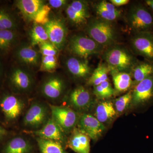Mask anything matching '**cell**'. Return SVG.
I'll use <instances>...</instances> for the list:
<instances>
[{
    "instance_id": "cell-1",
    "label": "cell",
    "mask_w": 153,
    "mask_h": 153,
    "mask_svg": "<svg viewBox=\"0 0 153 153\" xmlns=\"http://www.w3.org/2000/svg\"><path fill=\"white\" fill-rule=\"evenodd\" d=\"M84 29L86 35L104 48L117 44L118 34L112 22L92 18Z\"/></svg>"
},
{
    "instance_id": "cell-2",
    "label": "cell",
    "mask_w": 153,
    "mask_h": 153,
    "mask_svg": "<svg viewBox=\"0 0 153 153\" xmlns=\"http://www.w3.org/2000/svg\"><path fill=\"white\" fill-rule=\"evenodd\" d=\"M103 53V59L110 71H131L138 62L129 50L117 44L106 48Z\"/></svg>"
},
{
    "instance_id": "cell-3",
    "label": "cell",
    "mask_w": 153,
    "mask_h": 153,
    "mask_svg": "<svg viewBox=\"0 0 153 153\" xmlns=\"http://www.w3.org/2000/svg\"><path fill=\"white\" fill-rule=\"evenodd\" d=\"M67 44L70 55L86 60L92 55L101 54L105 49L85 33L74 34L68 38Z\"/></svg>"
},
{
    "instance_id": "cell-4",
    "label": "cell",
    "mask_w": 153,
    "mask_h": 153,
    "mask_svg": "<svg viewBox=\"0 0 153 153\" xmlns=\"http://www.w3.org/2000/svg\"><path fill=\"white\" fill-rule=\"evenodd\" d=\"M30 70L12 61L5 75L9 90L15 94L30 90L34 83Z\"/></svg>"
},
{
    "instance_id": "cell-5",
    "label": "cell",
    "mask_w": 153,
    "mask_h": 153,
    "mask_svg": "<svg viewBox=\"0 0 153 153\" xmlns=\"http://www.w3.org/2000/svg\"><path fill=\"white\" fill-rule=\"evenodd\" d=\"M126 22L134 33L153 32V15L146 6L137 3L131 6Z\"/></svg>"
},
{
    "instance_id": "cell-6",
    "label": "cell",
    "mask_w": 153,
    "mask_h": 153,
    "mask_svg": "<svg viewBox=\"0 0 153 153\" xmlns=\"http://www.w3.org/2000/svg\"><path fill=\"white\" fill-rule=\"evenodd\" d=\"M24 108L22 100L16 94L4 90L0 93V112L6 124L15 121Z\"/></svg>"
},
{
    "instance_id": "cell-7",
    "label": "cell",
    "mask_w": 153,
    "mask_h": 153,
    "mask_svg": "<svg viewBox=\"0 0 153 153\" xmlns=\"http://www.w3.org/2000/svg\"><path fill=\"white\" fill-rule=\"evenodd\" d=\"M10 56L12 61L18 65L33 69L39 67L42 55L39 50L29 43H20L14 49Z\"/></svg>"
},
{
    "instance_id": "cell-8",
    "label": "cell",
    "mask_w": 153,
    "mask_h": 153,
    "mask_svg": "<svg viewBox=\"0 0 153 153\" xmlns=\"http://www.w3.org/2000/svg\"><path fill=\"white\" fill-rule=\"evenodd\" d=\"M65 9L67 22L74 28L84 29L91 19L89 4L86 1H72L68 4Z\"/></svg>"
},
{
    "instance_id": "cell-9",
    "label": "cell",
    "mask_w": 153,
    "mask_h": 153,
    "mask_svg": "<svg viewBox=\"0 0 153 153\" xmlns=\"http://www.w3.org/2000/svg\"><path fill=\"white\" fill-rule=\"evenodd\" d=\"M46 29L49 41L59 51L67 44L68 29L62 19L53 18L43 25Z\"/></svg>"
},
{
    "instance_id": "cell-10",
    "label": "cell",
    "mask_w": 153,
    "mask_h": 153,
    "mask_svg": "<svg viewBox=\"0 0 153 153\" xmlns=\"http://www.w3.org/2000/svg\"><path fill=\"white\" fill-rule=\"evenodd\" d=\"M130 45L134 54L153 63V32L134 33Z\"/></svg>"
},
{
    "instance_id": "cell-11",
    "label": "cell",
    "mask_w": 153,
    "mask_h": 153,
    "mask_svg": "<svg viewBox=\"0 0 153 153\" xmlns=\"http://www.w3.org/2000/svg\"><path fill=\"white\" fill-rule=\"evenodd\" d=\"M50 107L52 120L61 130H70L79 120L76 113L71 108L53 105H50Z\"/></svg>"
},
{
    "instance_id": "cell-12",
    "label": "cell",
    "mask_w": 153,
    "mask_h": 153,
    "mask_svg": "<svg viewBox=\"0 0 153 153\" xmlns=\"http://www.w3.org/2000/svg\"><path fill=\"white\" fill-rule=\"evenodd\" d=\"M63 65L67 72L74 78H89L92 73L91 67L86 59L71 55H68L64 59Z\"/></svg>"
},
{
    "instance_id": "cell-13",
    "label": "cell",
    "mask_w": 153,
    "mask_h": 153,
    "mask_svg": "<svg viewBox=\"0 0 153 153\" xmlns=\"http://www.w3.org/2000/svg\"><path fill=\"white\" fill-rule=\"evenodd\" d=\"M79 130L96 140L100 137L105 130V126L94 116L82 114L78 120Z\"/></svg>"
},
{
    "instance_id": "cell-14",
    "label": "cell",
    "mask_w": 153,
    "mask_h": 153,
    "mask_svg": "<svg viewBox=\"0 0 153 153\" xmlns=\"http://www.w3.org/2000/svg\"><path fill=\"white\" fill-rule=\"evenodd\" d=\"M66 88V83L57 74L49 75L44 80L41 88L42 94L50 99H56L62 96Z\"/></svg>"
},
{
    "instance_id": "cell-15",
    "label": "cell",
    "mask_w": 153,
    "mask_h": 153,
    "mask_svg": "<svg viewBox=\"0 0 153 153\" xmlns=\"http://www.w3.org/2000/svg\"><path fill=\"white\" fill-rule=\"evenodd\" d=\"M134 104H144L153 97V75L137 84L132 92Z\"/></svg>"
},
{
    "instance_id": "cell-16",
    "label": "cell",
    "mask_w": 153,
    "mask_h": 153,
    "mask_svg": "<svg viewBox=\"0 0 153 153\" xmlns=\"http://www.w3.org/2000/svg\"><path fill=\"white\" fill-rule=\"evenodd\" d=\"M19 31L0 30V56L5 57L10 55L17 45L21 42Z\"/></svg>"
},
{
    "instance_id": "cell-17",
    "label": "cell",
    "mask_w": 153,
    "mask_h": 153,
    "mask_svg": "<svg viewBox=\"0 0 153 153\" xmlns=\"http://www.w3.org/2000/svg\"><path fill=\"white\" fill-rule=\"evenodd\" d=\"M94 9L97 18L112 23L119 19L122 12L120 9L105 1L97 2L94 5Z\"/></svg>"
},
{
    "instance_id": "cell-18",
    "label": "cell",
    "mask_w": 153,
    "mask_h": 153,
    "mask_svg": "<svg viewBox=\"0 0 153 153\" xmlns=\"http://www.w3.org/2000/svg\"><path fill=\"white\" fill-rule=\"evenodd\" d=\"M14 5L27 21H33L38 11L45 5L41 0H18Z\"/></svg>"
},
{
    "instance_id": "cell-19",
    "label": "cell",
    "mask_w": 153,
    "mask_h": 153,
    "mask_svg": "<svg viewBox=\"0 0 153 153\" xmlns=\"http://www.w3.org/2000/svg\"><path fill=\"white\" fill-rule=\"evenodd\" d=\"M69 101L76 109L85 110L90 107L92 98L89 91L80 85L71 91L69 96Z\"/></svg>"
},
{
    "instance_id": "cell-20",
    "label": "cell",
    "mask_w": 153,
    "mask_h": 153,
    "mask_svg": "<svg viewBox=\"0 0 153 153\" xmlns=\"http://www.w3.org/2000/svg\"><path fill=\"white\" fill-rule=\"evenodd\" d=\"M46 108L41 104H34L28 110L24 118V123L29 126H39L44 123L47 118Z\"/></svg>"
},
{
    "instance_id": "cell-21",
    "label": "cell",
    "mask_w": 153,
    "mask_h": 153,
    "mask_svg": "<svg viewBox=\"0 0 153 153\" xmlns=\"http://www.w3.org/2000/svg\"><path fill=\"white\" fill-rule=\"evenodd\" d=\"M14 12L8 6H0V30L19 31V19Z\"/></svg>"
},
{
    "instance_id": "cell-22",
    "label": "cell",
    "mask_w": 153,
    "mask_h": 153,
    "mask_svg": "<svg viewBox=\"0 0 153 153\" xmlns=\"http://www.w3.org/2000/svg\"><path fill=\"white\" fill-rule=\"evenodd\" d=\"M90 138L82 132L76 130L74 132L68 141L69 148L77 153H89Z\"/></svg>"
},
{
    "instance_id": "cell-23",
    "label": "cell",
    "mask_w": 153,
    "mask_h": 153,
    "mask_svg": "<svg viewBox=\"0 0 153 153\" xmlns=\"http://www.w3.org/2000/svg\"><path fill=\"white\" fill-rule=\"evenodd\" d=\"M39 138L44 139L61 141L63 139L62 132L60 128L52 119H49L42 128L34 132Z\"/></svg>"
},
{
    "instance_id": "cell-24",
    "label": "cell",
    "mask_w": 153,
    "mask_h": 153,
    "mask_svg": "<svg viewBox=\"0 0 153 153\" xmlns=\"http://www.w3.org/2000/svg\"><path fill=\"white\" fill-rule=\"evenodd\" d=\"M116 111L111 102H102L97 106L95 117L103 124L109 121L114 118Z\"/></svg>"
},
{
    "instance_id": "cell-25",
    "label": "cell",
    "mask_w": 153,
    "mask_h": 153,
    "mask_svg": "<svg viewBox=\"0 0 153 153\" xmlns=\"http://www.w3.org/2000/svg\"><path fill=\"white\" fill-rule=\"evenodd\" d=\"M30 149L27 141L21 137H15L5 143L1 153H27Z\"/></svg>"
},
{
    "instance_id": "cell-26",
    "label": "cell",
    "mask_w": 153,
    "mask_h": 153,
    "mask_svg": "<svg viewBox=\"0 0 153 153\" xmlns=\"http://www.w3.org/2000/svg\"><path fill=\"white\" fill-rule=\"evenodd\" d=\"M136 85L153 75V63L149 61L138 62L131 71Z\"/></svg>"
},
{
    "instance_id": "cell-27",
    "label": "cell",
    "mask_w": 153,
    "mask_h": 153,
    "mask_svg": "<svg viewBox=\"0 0 153 153\" xmlns=\"http://www.w3.org/2000/svg\"><path fill=\"white\" fill-rule=\"evenodd\" d=\"M116 90L119 92H124L129 89L132 85V79L128 72L111 71Z\"/></svg>"
},
{
    "instance_id": "cell-28",
    "label": "cell",
    "mask_w": 153,
    "mask_h": 153,
    "mask_svg": "<svg viewBox=\"0 0 153 153\" xmlns=\"http://www.w3.org/2000/svg\"><path fill=\"white\" fill-rule=\"evenodd\" d=\"M30 44L33 47L49 41L46 29L43 25L35 23L29 33Z\"/></svg>"
},
{
    "instance_id": "cell-29",
    "label": "cell",
    "mask_w": 153,
    "mask_h": 153,
    "mask_svg": "<svg viewBox=\"0 0 153 153\" xmlns=\"http://www.w3.org/2000/svg\"><path fill=\"white\" fill-rule=\"evenodd\" d=\"M110 70L106 63H100L92 71L88 80V84L93 86L100 85L102 82L108 79V74Z\"/></svg>"
},
{
    "instance_id": "cell-30",
    "label": "cell",
    "mask_w": 153,
    "mask_h": 153,
    "mask_svg": "<svg viewBox=\"0 0 153 153\" xmlns=\"http://www.w3.org/2000/svg\"><path fill=\"white\" fill-rule=\"evenodd\" d=\"M41 153H65L60 143L52 140L37 139Z\"/></svg>"
},
{
    "instance_id": "cell-31",
    "label": "cell",
    "mask_w": 153,
    "mask_h": 153,
    "mask_svg": "<svg viewBox=\"0 0 153 153\" xmlns=\"http://www.w3.org/2000/svg\"><path fill=\"white\" fill-rule=\"evenodd\" d=\"M59 66L57 56H42L40 71L54 73Z\"/></svg>"
},
{
    "instance_id": "cell-32",
    "label": "cell",
    "mask_w": 153,
    "mask_h": 153,
    "mask_svg": "<svg viewBox=\"0 0 153 153\" xmlns=\"http://www.w3.org/2000/svg\"><path fill=\"white\" fill-rule=\"evenodd\" d=\"M132 94L131 91H128L124 95L117 99L115 102V109L116 111L122 113L128 106L132 101Z\"/></svg>"
},
{
    "instance_id": "cell-33",
    "label": "cell",
    "mask_w": 153,
    "mask_h": 153,
    "mask_svg": "<svg viewBox=\"0 0 153 153\" xmlns=\"http://www.w3.org/2000/svg\"><path fill=\"white\" fill-rule=\"evenodd\" d=\"M51 10V8L49 6L45 4L38 11L34 18V21L35 23L39 25H44L49 21V15Z\"/></svg>"
},
{
    "instance_id": "cell-34",
    "label": "cell",
    "mask_w": 153,
    "mask_h": 153,
    "mask_svg": "<svg viewBox=\"0 0 153 153\" xmlns=\"http://www.w3.org/2000/svg\"><path fill=\"white\" fill-rule=\"evenodd\" d=\"M39 51L42 56H58L59 50L49 41L39 45Z\"/></svg>"
},
{
    "instance_id": "cell-35",
    "label": "cell",
    "mask_w": 153,
    "mask_h": 153,
    "mask_svg": "<svg viewBox=\"0 0 153 153\" xmlns=\"http://www.w3.org/2000/svg\"><path fill=\"white\" fill-rule=\"evenodd\" d=\"M94 93L97 98L103 99L111 97L100 85L94 86Z\"/></svg>"
},
{
    "instance_id": "cell-36",
    "label": "cell",
    "mask_w": 153,
    "mask_h": 153,
    "mask_svg": "<svg viewBox=\"0 0 153 153\" xmlns=\"http://www.w3.org/2000/svg\"><path fill=\"white\" fill-rule=\"evenodd\" d=\"M49 7L52 8H61L68 4V1L66 0H49L48 2Z\"/></svg>"
},
{
    "instance_id": "cell-37",
    "label": "cell",
    "mask_w": 153,
    "mask_h": 153,
    "mask_svg": "<svg viewBox=\"0 0 153 153\" xmlns=\"http://www.w3.org/2000/svg\"><path fill=\"white\" fill-rule=\"evenodd\" d=\"M100 85L111 96V97L114 94V90L113 89L112 86L108 81V79L102 82Z\"/></svg>"
},
{
    "instance_id": "cell-38",
    "label": "cell",
    "mask_w": 153,
    "mask_h": 153,
    "mask_svg": "<svg viewBox=\"0 0 153 153\" xmlns=\"http://www.w3.org/2000/svg\"><path fill=\"white\" fill-rule=\"evenodd\" d=\"M110 1L114 6L117 7L127 4L130 1L129 0H110Z\"/></svg>"
},
{
    "instance_id": "cell-39",
    "label": "cell",
    "mask_w": 153,
    "mask_h": 153,
    "mask_svg": "<svg viewBox=\"0 0 153 153\" xmlns=\"http://www.w3.org/2000/svg\"><path fill=\"white\" fill-rule=\"evenodd\" d=\"M4 58V57L0 56V82L4 75H5L6 70H5L4 64L3 61Z\"/></svg>"
},
{
    "instance_id": "cell-40",
    "label": "cell",
    "mask_w": 153,
    "mask_h": 153,
    "mask_svg": "<svg viewBox=\"0 0 153 153\" xmlns=\"http://www.w3.org/2000/svg\"><path fill=\"white\" fill-rule=\"evenodd\" d=\"M8 134L7 130L4 126L0 125V142L4 139Z\"/></svg>"
},
{
    "instance_id": "cell-41",
    "label": "cell",
    "mask_w": 153,
    "mask_h": 153,
    "mask_svg": "<svg viewBox=\"0 0 153 153\" xmlns=\"http://www.w3.org/2000/svg\"><path fill=\"white\" fill-rule=\"evenodd\" d=\"M146 5L150 9L151 12L153 13V0H146L145 1Z\"/></svg>"
}]
</instances>
